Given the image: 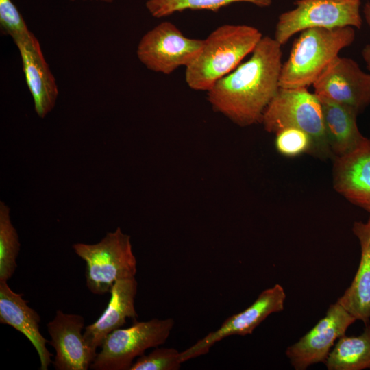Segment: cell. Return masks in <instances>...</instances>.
<instances>
[{
  "label": "cell",
  "mask_w": 370,
  "mask_h": 370,
  "mask_svg": "<svg viewBox=\"0 0 370 370\" xmlns=\"http://www.w3.org/2000/svg\"><path fill=\"white\" fill-rule=\"evenodd\" d=\"M295 7L282 13L274 38L282 46L295 34L309 28L352 27L360 29L361 0H296Z\"/></svg>",
  "instance_id": "7"
},
{
  "label": "cell",
  "mask_w": 370,
  "mask_h": 370,
  "mask_svg": "<svg viewBox=\"0 0 370 370\" xmlns=\"http://www.w3.org/2000/svg\"><path fill=\"white\" fill-rule=\"evenodd\" d=\"M21 55L23 69L37 115L45 118L54 108L58 96L56 79L34 34L14 40Z\"/></svg>",
  "instance_id": "13"
},
{
  "label": "cell",
  "mask_w": 370,
  "mask_h": 370,
  "mask_svg": "<svg viewBox=\"0 0 370 370\" xmlns=\"http://www.w3.org/2000/svg\"><path fill=\"white\" fill-rule=\"evenodd\" d=\"M325 364L328 370L370 369V325L365 324L363 332L358 336H341Z\"/></svg>",
  "instance_id": "19"
},
{
  "label": "cell",
  "mask_w": 370,
  "mask_h": 370,
  "mask_svg": "<svg viewBox=\"0 0 370 370\" xmlns=\"http://www.w3.org/2000/svg\"><path fill=\"white\" fill-rule=\"evenodd\" d=\"M70 1H99V2L106 3H111L114 0H70Z\"/></svg>",
  "instance_id": "27"
},
{
  "label": "cell",
  "mask_w": 370,
  "mask_h": 370,
  "mask_svg": "<svg viewBox=\"0 0 370 370\" xmlns=\"http://www.w3.org/2000/svg\"><path fill=\"white\" fill-rule=\"evenodd\" d=\"M286 297L285 291L280 284L264 290L245 310L228 317L217 330L181 352L182 363L206 354L215 343L227 336L252 334L270 314L284 310Z\"/></svg>",
  "instance_id": "9"
},
{
  "label": "cell",
  "mask_w": 370,
  "mask_h": 370,
  "mask_svg": "<svg viewBox=\"0 0 370 370\" xmlns=\"http://www.w3.org/2000/svg\"><path fill=\"white\" fill-rule=\"evenodd\" d=\"M282 45L262 36L250 58L218 80L208 91L213 109L240 126L261 122L280 85Z\"/></svg>",
  "instance_id": "1"
},
{
  "label": "cell",
  "mask_w": 370,
  "mask_h": 370,
  "mask_svg": "<svg viewBox=\"0 0 370 370\" xmlns=\"http://www.w3.org/2000/svg\"><path fill=\"white\" fill-rule=\"evenodd\" d=\"M312 86L319 99L348 106L358 114L370 105V73L352 58L336 57Z\"/></svg>",
  "instance_id": "10"
},
{
  "label": "cell",
  "mask_w": 370,
  "mask_h": 370,
  "mask_svg": "<svg viewBox=\"0 0 370 370\" xmlns=\"http://www.w3.org/2000/svg\"><path fill=\"white\" fill-rule=\"evenodd\" d=\"M73 249L86 262V286L95 295L110 293L116 281L136 274L130 236L123 233L120 227L108 232L95 244L78 243Z\"/></svg>",
  "instance_id": "5"
},
{
  "label": "cell",
  "mask_w": 370,
  "mask_h": 370,
  "mask_svg": "<svg viewBox=\"0 0 370 370\" xmlns=\"http://www.w3.org/2000/svg\"><path fill=\"white\" fill-rule=\"evenodd\" d=\"M21 247L18 234L10 219V208L0 202V281L8 282L17 267Z\"/></svg>",
  "instance_id": "21"
},
{
  "label": "cell",
  "mask_w": 370,
  "mask_h": 370,
  "mask_svg": "<svg viewBox=\"0 0 370 370\" xmlns=\"http://www.w3.org/2000/svg\"><path fill=\"white\" fill-rule=\"evenodd\" d=\"M262 36L258 29L251 25L218 27L204 40L197 58L186 67V84L193 90L208 92L252 53Z\"/></svg>",
  "instance_id": "2"
},
{
  "label": "cell",
  "mask_w": 370,
  "mask_h": 370,
  "mask_svg": "<svg viewBox=\"0 0 370 370\" xmlns=\"http://www.w3.org/2000/svg\"><path fill=\"white\" fill-rule=\"evenodd\" d=\"M181 352L171 347H156L139 356L130 370H178L182 363Z\"/></svg>",
  "instance_id": "23"
},
{
  "label": "cell",
  "mask_w": 370,
  "mask_h": 370,
  "mask_svg": "<svg viewBox=\"0 0 370 370\" xmlns=\"http://www.w3.org/2000/svg\"><path fill=\"white\" fill-rule=\"evenodd\" d=\"M56 355L52 361L56 370H87L97 352L86 342L82 334L84 319L76 314L57 310L53 319L47 324Z\"/></svg>",
  "instance_id": "12"
},
{
  "label": "cell",
  "mask_w": 370,
  "mask_h": 370,
  "mask_svg": "<svg viewBox=\"0 0 370 370\" xmlns=\"http://www.w3.org/2000/svg\"><path fill=\"white\" fill-rule=\"evenodd\" d=\"M40 321L39 314L27 305L23 294L12 291L7 282L0 281V323L14 328L27 338L38 354L40 369L47 370L52 363V354L46 346L49 341L40 332Z\"/></svg>",
  "instance_id": "16"
},
{
  "label": "cell",
  "mask_w": 370,
  "mask_h": 370,
  "mask_svg": "<svg viewBox=\"0 0 370 370\" xmlns=\"http://www.w3.org/2000/svg\"><path fill=\"white\" fill-rule=\"evenodd\" d=\"M333 186L370 214V138L352 151L334 158Z\"/></svg>",
  "instance_id": "14"
},
{
  "label": "cell",
  "mask_w": 370,
  "mask_h": 370,
  "mask_svg": "<svg viewBox=\"0 0 370 370\" xmlns=\"http://www.w3.org/2000/svg\"><path fill=\"white\" fill-rule=\"evenodd\" d=\"M361 55L365 62L367 69L370 72V44H367L363 47Z\"/></svg>",
  "instance_id": "25"
},
{
  "label": "cell",
  "mask_w": 370,
  "mask_h": 370,
  "mask_svg": "<svg viewBox=\"0 0 370 370\" xmlns=\"http://www.w3.org/2000/svg\"><path fill=\"white\" fill-rule=\"evenodd\" d=\"M0 27L1 32L13 40L33 34L12 0H0Z\"/></svg>",
  "instance_id": "24"
},
{
  "label": "cell",
  "mask_w": 370,
  "mask_h": 370,
  "mask_svg": "<svg viewBox=\"0 0 370 370\" xmlns=\"http://www.w3.org/2000/svg\"><path fill=\"white\" fill-rule=\"evenodd\" d=\"M172 318L134 321L127 328H119L105 338L90 369L130 370L137 356L151 347L164 344L173 328Z\"/></svg>",
  "instance_id": "6"
},
{
  "label": "cell",
  "mask_w": 370,
  "mask_h": 370,
  "mask_svg": "<svg viewBox=\"0 0 370 370\" xmlns=\"http://www.w3.org/2000/svg\"><path fill=\"white\" fill-rule=\"evenodd\" d=\"M260 123L271 133L289 127L300 129L312 139L310 155L323 160L334 159L325 134L321 103L308 88L280 87L266 108Z\"/></svg>",
  "instance_id": "4"
},
{
  "label": "cell",
  "mask_w": 370,
  "mask_h": 370,
  "mask_svg": "<svg viewBox=\"0 0 370 370\" xmlns=\"http://www.w3.org/2000/svg\"><path fill=\"white\" fill-rule=\"evenodd\" d=\"M363 14L366 23L370 28V2H367L363 8Z\"/></svg>",
  "instance_id": "26"
},
{
  "label": "cell",
  "mask_w": 370,
  "mask_h": 370,
  "mask_svg": "<svg viewBox=\"0 0 370 370\" xmlns=\"http://www.w3.org/2000/svg\"><path fill=\"white\" fill-rule=\"evenodd\" d=\"M356 319L338 302L331 304L324 317L296 343L285 354L295 370L325 362L336 341L345 334Z\"/></svg>",
  "instance_id": "11"
},
{
  "label": "cell",
  "mask_w": 370,
  "mask_h": 370,
  "mask_svg": "<svg viewBox=\"0 0 370 370\" xmlns=\"http://www.w3.org/2000/svg\"><path fill=\"white\" fill-rule=\"evenodd\" d=\"M356 38L352 27L309 28L293 45L288 59L282 63L279 85L281 88H308L325 67Z\"/></svg>",
  "instance_id": "3"
},
{
  "label": "cell",
  "mask_w": 370,
  "mask_h": 370,
  "mask_svg": "<svg viewBox=\"0 0 370 370\" xmlns=\"http://www.w3.org/2000/svg\"><path fill=\"white\" fill-rule=\"evenodd\" d=\"M249 3L260 8L269 7L271 0H147L145 6L154 18H164L186 10L218 12L234 3Z\"/></svg>",
  "instance_id": "20"
},
{
  "label": "cell",
  "mask_w": 370,
  "mask_h": 370,
  "mask_svg": "<svg viewBox=\"0 0 370 370\" xmlns=\"http://www.w3.org/2000/svg\"><path fill=\"white\" fill-rule=\"evenodd\" d=\"M319 99L325 134L334 158L352 151L367 138L358 129V113L355 110L328 99Z\"/></svg>",
  "instance_id": "18"
},
{
  "label": "cell",
  "mask_w": 370,
  "mask_h": 370,
  "mask_svg": "<svg viewBox=\"0 0 370 370\" xmlns=\"http://www.w3.org/2000/svg\"><path fill=\"white\" fill-rule=\"evenodd\" d=\"M275 145L282 155L293 158L303 153H311L312 141L304 131L296 127H285L275 133Z\"/></svg>",
  "instance_id": "22"
},
{
  "label": "cell",
  "mask_w": 370,
  "mask_h": 370,
  "mask_svg": "<svg viewBox=\"0 0 370 370\" xmlns=\"http://www.w3.org/2000/svg\"><path fill=\"white\" fill-rule=\"evenodd\" d=\"M204 44V40L188 38L173 23L163 21L143 36L136 54L149 70L169 75L180 66L190 65Z\"/></svg>",
  "instance_id": "8"
},
{
  "label": "cell",
  "mask_w": 370,
  "mask_h": 370,
  "mask_svg": "<svg viewBox=\"0 0 370 370\" xmlns=\"http://www.w3.org/2000/svg\"><path fill=\"white\" fill-rule=\"evenodd\" d=\"M352 232L359 241L360 262L350 286L336 302L367 324L370 321V216L366 222H354Z\"/></svg>",
  "instance_id": "17"
},
{
  "label": "cell",
  "mask_w": 370,
  "mask_h": 370,
  "mask_svg": "<svg viewBox=\"0 0 370 370\" xmlns=\"http://www.w3.org/2000/svg\"><path fill=\"white\" fill-rule=\"evenodd\" d=\"M137 286L135 277L114 282L107 307L97 321L85 328L84 337L91 348L97 351L108 334L126 323L127 319L136 321L134 304Z\"/></svg>",
  "instance_id": "15"
}]
</instances>
